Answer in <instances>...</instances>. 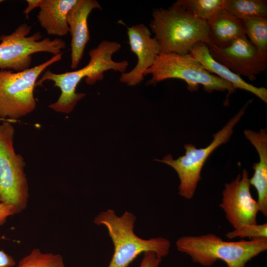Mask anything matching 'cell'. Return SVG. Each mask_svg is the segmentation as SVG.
Masks as SVG:
<instances>
[{
  "instance_id": "cell-13",
  "label": "cell",
  "mask_w": 267,
  "mask_h": 267,
  "mask_svg": "<svg viewBox=\"0 0 267 267\" xmlns=\"http://www.w3.org/2000/svg\"><path fill=\"white\" fill-rule=\"evenodd\" d=\"M94 9H102L95 0H78L67 15L71 36V68L76 69L82 59L87 44L90 40L88 18Z\"/></svg>"
},
{
  "instance_id": "cell-1",
  "label": "cell",
  "mask_w": 267,
  "mask_h": 267,
  "mask_svg": "<svg viewBox=\"0 0 267 267\" xmlns=\"http://www.w3.org/2000/svg\"><path fill=\"white\" fill-rule=\"evenodd\" d=\"M121 47V44L117 42L102 41L89 51V62L84 67L61 74L45 71L36 86L42 85L45 81H52L54 86L61 91L57 100L50 104L49 107L57 112L69 114L86 95L84 93L76 92V87L83 79L88 85H92L102 80L104 72L108 70L124 73L129 65L128 61L117 62L112 59V55Z\"/></svg>"
},
{
  "instance_id": "cell-3",
  "label": "cell",
  "mask_w": 267,
  "mask_h": 267,
  "mask_svg": "<svg viewBox=\"0 0 267 267\" xmlns=\"http://www.w3.org/2000/svg\"><path fill=\"white\" fill-rule=\"evenodd\" d=\"M178 251L190 257L194 263L211 267L217 261L227 267H246L253 258L267 250V238L226 241L213 233L184 236L176 241Z\"/></svg>"
},
{
  "instance_id": "cell-11",
  "label": "cell",
  "mask_w": 267,
  "mask_h": 267,
  "mask_svg": "<svg viewBox=\"0 0 267 267\" xmlns=\"http://www.w3.org/2000/svg\"><path fill=\"white\" fill-rule=\"evenodd\" d=\"M248 174L244 169L242 175L224 185L220 207L234 229L247 224H256L259 212L257 201L252 196Z\"/></svg>"
},
{
  "instance_id": "cell-15",
  "label": "cell",
  "mask_w": 267,
  "mask_h": 267,
  "mask_svg": "<svg viewBox=\"0 0 267 267\" xmlns=\"http://www.w3.org/2000/svg\"><path fill=\"white\" fill-rule=\"evenodd\" d=\"M207 24L210 44L219 47H225L234 40L246 36L242 21L228 14L223 8L216 12Z\"/></svg>"
},
{
  "instance_id": "cell-7",
  "label": "cell",
  "mask_w": 267,
  "mask_h": 267,
  "mask_svg": "<svg viewBox=\"0 0 267 267\" xmlns=\"http://www.w3.org/2000/svg\"><path fill=\"white\" fill-rule=\"evenodd\" d=\"M0 118V202L14 207L18 214L26 209L29 197L25 162L14 148L12 121Z\"/></svg>"
},
{
  "instance_id": "cell-16",
  "label": "cell",
  "mask_w": 267,
  "mask_h": 267,
  "mask_svg": "<svg viewBox=\"0 0 267 267\" xmlns=\"http://www.w3.org/2000/svg\"><path fill=\"white\" fill-rule=\"evenodd\" d=\"M78 0H43L37 15L47 34L62 37L69 32L67 15Z\"/></svg>"
},
{
  "instance_id": "cell-26",
  "label": "cell",
  "mask_w": 267,
  "mask_h": 267,
  "mask_svg": "<svg viewBox=\"0 0 267 267\" xmlns=\"http://www.w3.org/2000/svg\"><path fill=\"white\" fill-rule=\"evenodd\" d=\"M2 1H3V0H0V3H1Z\"/></svg>"
},
{
  "instance_id": "cell-24",
  "label": "cell",
  "mask_w": 267,
  "mask_h": 267,
  "mask_svg": "<svg viewBox=\"0 0 267 267\" xmlns=\"http://www.w3.org/2000/svg\"><path fill=\"white\" fill-rule=\"evenodd\" d=\"M16 264L12 256L0 250V267H12Z\"/></svg>"
},
{
  "instance_id": "cell-23",
  "label": "cell",
  "mask_w": 267,
  "mask_h": 267,
  "mask_svg": "<svg viewBox=\"0 0 267 267\" xmlns=\"http://www.w3.org/2000/svg\"><path fill=\"white\" fill-rule=\"evenodd\" d=\"M15 214H18V212L14 207L4 202H0V225L5 222L8 217Z\"/></svg>"
},
{
  "instance_id": "cell-21",
  "label": "cell",
  "mask_w": 267,
  "mask_h": 267,
  "mask_svg": "<svg viewBox=\"0 0 267 267\" xmlns=\"http://www.w3.org/2000/svg\"><path fill=\"white\" fill-rule=\"evenodd\" d=\"M229 239L248 237L252 239L267 238V223L247 224L240 226L226 234Z\"/></svg>"
},
{
  "instance_id": "cell-25",
  "label": "cell",
  "mask_w": 267,
  "mask_h": 267,
  "mask_svg": "<svg viewBox=\"0 0 267 267\" xmlns=\"http://www.w3.org/2000/svg\"><path fill=\"white\" fill-rule=\"evenodd\" d=\"M43 0H27L26 1L28 3L27 7L24 10V14L26 15V18H28L29 13L36 7H39L41 5Z\"/></svg>"
},
{
  "instance_id": "cell-4",
  "label": "cell",
  "mask_w": 267,
  "mask_h": 267,
  "mask_svg": "<svg viewBox=\"0 0 267 267\" xmlns=\"http://www.w3.org/2000/svg\"><path fill=\"white\" fill-rule=\"evenodd\" d=\"M136 217L126 211L121 216L108 209L96 216L93 222L104 225L114 245V253L107 267H128L141 253L152 251L161 258L167 256L171 244L166 238L158 237L143 239L136 236L134 229Z\"/></svg>"
},
{
  "instance_id": "cell-6",
  "label": "cell",
  "mask_w": 267,
  "mask_h": 267,
  "mask_svg": "<svg viewBox=\"0 0 267 267\" xmlns=\"http://www.w3.org/2000/svg\"><path fill=\"white\" fill-rule=\"evenodd\" d=\"M63 53L25 70L0 71V118L15 121L32 112L36 102L34 89L38 78L48 66L62 58Z\"/></svg>"
},
{
  "instance_id": "cell-10",
  "label": "cell",
  "mask_w": 267,
  "mask_h": 267,
  "mask_svg": "<svg viewBox=\"0 0 267 267\" xmlns=\"http://www.w3.org/2000/svg\"><path fill=\"white\" fill-rule=\"evenodd\" d=\"M212 56L235 74L251 81L264 71L267 65L265 58L247 36L234 40L225 47H219L212 44H207Z\"/></svg>"
},
{
  "instance_id": "cell-9",
  "label": "cell",
  "mask_w": 267,
  "mask_h": 267,
  "mask_svg": "<svg viewBox=\"0 0 267 267\" xmlns=\"http://www.w3.org/2000/svg\"><path fill=\"white\" fill-rule=\"evenodd\" d=\"M31 26L26 23L20 25L12 33L0 36V69L20 72L28 68L32 55L46 52L54 55L61 53L66 47L65 42L61 38L43 40L40 32L29 36Z\"/></svg>"
},
{
  "instance_id": "cell-8",
  "label": "cell",
  "mask_w": 267,
  "mask_h": 267,
  "mask_svg": "<svg viewBox=\"0 0 267 267\" xmlns=\"http://www.w3.org/2000/svg\"><path fill=\"white\" fill-rule=\"evenodd\" d=\"M251 102L248 101L223 128L213 135V141L207 147L197 148L194 145L186 144L184 145V155L178 159H174L172 155L168 154L161 160H156L171 166L176 171L180 180L178 193L180 196L187 199L193 197L206 160L218 147L229 140L234 127L244 114Z\"/></svg>"
},
{
  "instance_id": "cell-18",
  "label": "cell",
  "mask_w": 267,
  "mask_h": 267,
  "mask_svg": "<svg viewBox=\"0 0 267 267\" xmlns=\"http://www.w3.org/2000/svg\"><path fill=\"white\" fill-rule=\"evenodd\" d=\"M241 20L247 37L267 59V17L249 18Z\"/></svg>"
},
{
  "instance_id": "cell-2",
  "label": "cell",
  "mask_w": 267,
  "mask_h": 267,
  "mask_svg": "<svg viewBox=\"0 0 267 267\" xmlns=\"http://www.w3.org/2000/svg\"><path fill=\"white\" fill-rule=\"evenodd\" d=\"M149 26L162 53L187 54L198 43H211L207 22L175 2L154 9Z\"/></svg>"
},
{
  "instance_id": "cell-12",
  "label": "cell",
  "mask_w": 267,
  "mask_h": 267,
  "mask_svg": "<svg viewBox=\"0 0 267 267\" xmlns=\"http://www.w3.org/2000/svg\"><path fill=\"white\" fill-rule=\"evenodd\" d=\"M127 33L131 50L136 55L137 61L132 70L122 74L120 81L134 86L143 80L145 72L153 65L161 51L158 42L151 37L149 29L143 24L131 26L128 28Z\"/></svg>"
},
{
  "instance_id": "cell-19",
  "label": "cell",
  "mask_w": 267,
  "mask_h": 267,
  "mask_svg": "<svg viewBox=\"0 0 267 267\" xmlns=\"http://www.w3.org/2000/svg\"><path fill=\"white\" fill-rule=\"evenodd\" d=\"M175 3L207 22L216 12L223 8V0H178Z\"/></svg>"
},
{
  "instance_id": "cell-22",
  "label": "cell",
  "mask_w": 267,
  "mask_h": 267,
  "mask_svg": "<svg viewBox=\"0 0 267 267\" xmlns=\"http://www.w3.org/2000/svg\"><path fill=\"white\" fill-rule=\"evenodd\" d=\"M162 258L152 251L144 253L143 259L139 267H159Z\"/></svg>"
},
{
  "instance_id": "cell-17",
  "label": "cell",
  "mask_w": 267,
  "mask_h": 267,
  "mask_svg": "<svg viewBox=\"0 0 267 267\" xmlns=\"http://www.w3.org/2000/svg\"><path fill=\"white\" fill-rule=\"evenodd\" d=\"M223 9L241 20L267 17V1L265 0H223Z\"/></svg>"
},
{
  "instance_id": "cell-5",
  "label": "cell",
  "mask_w": 267,
  "mask_h": 267,
  "mask_svg": "<svg viewBox=\"0 0 267 267\" xmlns=\"http://www.w3.org/2000/svg\"><path fill=\"white\" fill-rule=\"evenodd\" d=\"M148 74L151 75L147 82L150 85H156L167 79H178L186 83L190 91L197 90L200 85L208 93L227 90L229 95L236 89L229 83L206 70L190 53L180 55L160 53L144 76Z\"/></svg>"
},
{
  "instance_id": "cell-20",
  "label": "cell",
  "mask_w": 267,
  "mask_h": 267,
  "mask_svg": "<svg viewBox=\"0 0 267 267\" xmlns=\"http://www.w3.org/2000/svg\"><path fill=\"white\" fill-rule=\"evenodd\" d=\"M17 267H64L60 254L43 253L35 248L19 261Z\"/></svg>"
},
{
  "instance_id": "cell-14",
  "label": "cell",
  "mask_w": 267,
  "mask_h": 267,
  "mask_svg": "<svg viewBox=\"0 0 267 267\" xmlns=\"http://www.w3.org/2000/svg\"><path fill=\"white\" fill-rule=\"evenodd\" d=\"M204 68L211 74L231 84L235 89L250 92L267 103V89L257 87L245 81L240 76L216 61L211 55L207 45L204 43L197 44L189 53Z\"/></svg>"
}]
</instances>
